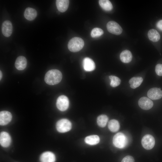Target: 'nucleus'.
Returning a JSON list of instances; mask_svg holds the SVG:
<instances>
[{"label":"nucleus","mask_w":162,"mask_h":162,"mask_svg":"<svg viewBox=\"0 0 162 162\" xmlns=\"http://www.w3.org/2000/svg\"><path fill=\"white\" fill-rule=\"evenodd\" d=\"M120 58L121 61L124 63H128L131 62L132 58L131 52L128 50L122 51L120 55Z\"/></svg>","instance_id":"a211bd4d"},{"label":"nucleus","mask_w":162,"mask_h":162,"mask_svg":"<svg viewBox=\"0 0 162 162\" xmlns=\"http://www.w3.org/2000/svg\"><path fill=\"white\" fill-rule=\"evenodd\" d=\"M13 30L11 22L9 20L3 22L2 27V31L3 34L6 37H9L11 34Z\"/></svg>","instance_id":"1a4fd4ad"},{"label":"nucleus","mask_w":162,"mask_h":162,"mask_svg":"<svg viewBox=\"0 0 162 162\" xmlns=\"http://www.w3.org/2000/svg\"><path fill=\"white\" fill-rule=\"evenodd\" d=\"M114 145L116 147L122 148L127 145L128 139L126 136L123 133L119 132L114 135L112 140Z\"/></svg>","instance_id":"7ed1b4c3"},{"label":"nucleus","mask_w":162,"mask_h":162,"mask_svg":"<svg viewBox=\"0 0 162 162\" xmlns=\"http://www.w3.org/2000/svg\"><path fill=\"white\" fill-rule=\"evenodd\" d=\"M108 126L109 130L113 132L117 131L120 128L119 123L116 119L110 120L109 122Z\"/></svg>","instance_id":"4be33fe9"},{"label":"nucleus","mask_w":162,"mask_h":162,"mask_svg":"<svg viewBox=\"0 0 162 162\" xmlns=\"http://www.w3.org/2000/svg\"><path fill=\"white\" fill-rule=\"evenodd\" d=\"M12 118L11 114L7 111H2L0 112V124L4 125L9 123Z\"/></svg>","instance_id":"9b49d317"},{"label":"nucleus","mask_w":162,"mask_h":162,"mask_svg":"<svg viewBox=\"0 0 162 162\" xmlns=\"http://www.w3.org/2000/svg\"><path fill=\"white\" fill-rule=\"evenodd\" d=\"M56 105L57 108L60 110L64 111L66 110L69 106V101L68 98L64 95L59 96L57 100Z\"/></svg>","instance_id":"423d86ee"},{"label":"nucleus","mask_w":162,"mask_h":162,"mask_svg":"<svg viewBox=\"0 0 162 162\" xmlns=\"http://www.w3.org/2000/svg\"><path fill=\"white\" fill-rule=\"evenodd\" d=\"M156 26L158 29L162 31V20H160L156 24Z\"/></svg>","instance_id":"c85d7f7f"},{"label":"nucleus","mask_w":162,"mask_h":162,"mask_svg":"<svg viewBox=\"0 0 162 162\" xmlns=\"http://www.w3.org/2000/svg\"><path fill=\"white\" fill-rule=\"evenodd\" d=\"M148 36L149 40L154 42L158 41L160 38L159 33L156 30L154 29H151L148 31Z\"/></svg>","instance_id":"aec40b11"},{"label":"nucleus","mask_w":162,"mask_h":162,"mask_svg":"<svg viewBox=\"0 0 162 162\" xmlns=\"http://www.w3.org/2000/svg\"><path fill=\"white\" fill-rule=\"evenodd\" d=\"M40 160L41 162H55L56 157L53 153L50 152H46L41 154Z\"/></svg>","instance_id":"2eb2a0df"},{"label":"nucleus","mask_w":162,"mask_h":162,"mask_svg":"<svg viewBox=\"0 0 162 162\" xmlns=\"http://www.w3.org/2000/svg\"><path fill=\"white\" fill-rule=\"evenodd\" d=\"M37 13L35 9L31 8H27L24 12V16L27 20L31 21L34 20L37 16Z\"/></svg>","instance_id":"dca6fc26"},{"label":"nucleus","mask_w":162,"mask_h":162,"mask_svg":"<svg viewBox=\"0 0 162 162\" xmlns=\"http://www.w3.org/2000/svg\"><path fill=\"white\" fill-rule=\"evenodd\" d=\"M62 78V74L59 70L52 69L49 70L44 77L45 82L48 84L53 85L58 83Z\"/></svg>","instance_id":"f257e3e1"},{"label":"nucleus","mask_w":162,"mask_h":162,"mask_svg":"<svg viewBox=\"0 0 162 162\" xmlns=\"http://www.w3.org/2000/svg\"><path fill=\"white\" fill-rule=\"evenodd\" d=\"M139 106L142 109L147 110L151 109L153 106L152 101L146 97L140 98L138 102Z\"/></svg>","instance_id":"6e6552de"},{"label":"nucleus","mask_w":162,"mask_h":162,"mask_svg":"<svg viewBox=\"0 0 162 162\" xmlns=\"http://www.w3.org/2000/svg\"><path fill=\"white\" fill-rule=\"evenodd\" d=\"M104 34V31L101 29L98 28H94L91 31V35L93 38L99 37Z\"/></svg>","instance_id":"a878e982"},{"label":"nucleus","mask_w":162,"mask_h":162,"mask_svg":"<svg viewBox=\"0 0 162 162\" xmlns=\"http://www.w3.org/2000/svg\"><path fill=\"white\" fill-rule=\"evenodd\" d=\"M2 73L1 71L0 70V80L2 79Z\"/></svg>","instance_id":"c756f323"},{"label":"nucleus","mask_w":162,"mask_h":162,"mask_svg":"<svg viewBox=\"0 0 162 162\" xmlns=\"http://www.w3.org/2000/svg\"><path fill=\"white\" fill-rule=\"evenodd\" d=\"M71 122L67 119H62L58 120L56 124L57 131L61 133H64L69 131L71 128Z\"/></svg>","instance_id":"20e7f679"},{"label":"nucleus","mask_w":162,"mask_h":162,"mask_svg":"<svg viewBox=\"0 0 162 162\" xmlns=\"http://www.w3.org/2000/svg\"><path fill=\"white\" fill-rule=\"evenodd\" d=\"M99 3L100 6L104 10L110 11L112 9V5L108 0H100Z\"/></svg>","instance_id":"5701e85b"},{"label":"nucleus","mask_w":162,"mask_h":162,"mask_svg":"<svg viewBox=\"0 0 162 162\" xmlns=\"http://www.w3.org/2000/svg\"><path fill=\"white\" fill-rule=\"evenodd\" d=\"M69 1L68 0H57L56 4L58 10L61 12H64L67 10Z\"/></svg>","instance_id":"f3484780"},{"label":"nucleus","mask_w":162,"mask_h":162,"mask_svg":"<svg viewBox=\"0 0 162 162\" xmlns=\"http://www.w3.org/2000/svg\"><path fill=\"white\" fill-rule=\"evenodd\" d=\"M27 64V61L26 58L22 56H19L16 58L15 64L16 68L19 70L24 69Z\"/></svg>","instance_id":"4468645a"},{"label":"nucleus","mask_w":162,"mask_h":162,"mask_svg":"<svg viewBox=\"0 0 162 162\" xmlns=\"http://www.w3.org/2000/svg\"><path fill=\"white\" fill-rule=\"evenodd\" d=\"M106 27L109 32L115 35L120 34L122 31L121 27L117 23L113 21L107 23Z\"/></svg>","instance_id":"0eeeda50"},{"label":"nucleus","mask_w":162,"mask_h":162,"mask_svg":"<svg viewBox=\"0 0 162 162\" xmlns=\"http://www.w3.org/2000/svg\"><path fill=\"white\" fill-rule=\"evenodd\" d=\"M155 143L154 138L150 134L145 135L141 140V144L142 147L147 150L152 149L154 147Z\"/></svg>","instance_id":"39448f33"},{"label":"nucleus","mask_w":162,"mask_h":162,"mask_svg":"<svg viewBox=\"0 0 162 162\" xmlns=\"http://www.w3.org/2000/svg\"><path fill=\"white\" fill-rule=\"evenodd\" d=\"M121 162H134V159L132 156L127 155L122 159Z\"/></svg>","instance_id":"cd10ccee"},{"label":"nucleus","mask_w":162,"mask_h":162,"mask_svg":"<svg viewBox=\"0 0 162 162\" xmlns=\"http://www.w3.org/2000/svg\"><path fill=\"white\" fill-rule=\"evenodd\" d=\"M108 117L106 115H101L99 116L97 119L98 125L101 127H105L108 122Z\"/></svg>","instance_id":"b1692460"},{"label":"nucleus","mask_w":162,"mask_h":162,"mask_svg":"<svg viewBox=\"0 0 162 162\" xmlns=\"http://www.w3.org/2000/svg\"><path fill=\"white\" fill-rule=\"evenodd\" d=\"M147 95L148 97L151 99H159L162 97V91L160 88H153L148 91Z\"/></svg>","instance_id":"9d476101"},{"label":"nucleus","mask_w":162,"mask_h":162,"mask_svg":"<svg viewBox=\"0 0 162 162\" xmlns=\"http://www.w3.org/2000/svg\"><path fill=\"white\" fill-rule=\"evenodd\" d=\"M143 80L141 77H134L129 80L130 87L132 88L135 89L139 87L142 83Z\"/></svg>","instance_id":"6ab92c4d"},{"label":"nucleus","mask_w":162,"mask_h":162,"mask_svg":"<svg viewBox=\"0 0 162 162\" xmlns=\"http://www.w3.org/2000/svg\"><path fill=\"white\" fill-rule=\"evenodd\" d=\"M84 43L81 38L75 37L72 38L69 41L68 48L71 52H76L81 50L84 46Z\"/></svg>","instance_id":"f03ea898"},{"label":"nucleus","mask_w":162,"mask_h":162,"mask_svg":"<svg viewBox=\"0 0 162 162\" xmlns=\"http://www.w3.org/2000/svg\"><path fill=\"white\" fill-rule=\"evenodd\" d=\"M11 138L10 135L7 132L3 131L0 134V143L4 147H7L10 145Z\"/></svg>","instance_id":"f8f14e48"},{"label":"nucleus","mask_w":162,"mask_h":162,"mask_svg":"<svg viewBox=\"0 0 162 162\" xmlns=\"http://www.w3.org/2000/svg\"><path fill=\"white\" fill-rule=\"evenodd\" d=\"M110 80V85L113 87H115L119 85L121 82L120 79L118 77L114 76H109Z\"/></svg>","instance_id":"393cba45"},{"label":"nucleus","mask_w":162,"mask_h":162,"mask_svg":"<svg viewBox=\"0 0 162 162\" xmlns=\"http://www.w3.org/2000/svg\"><path fill=\"white\" fill-rule=\"evenodd\" d=\"M85 142L90 145H95L98 143L100 141V138L97 135H92L86 137Z\"/></svg>","instance_id":"412c9836"},{"label":"nucleus","mask_w":162,"mask_h":162,"mask_svg":"<svg viewBox=\"0 0 162 162\" xmlns=\"http://www.w3.org/2000/svg\"><path fill=\"white\" fill-rule=\"evenodd\" d=\"M155 70L157 75L160 76H162V64H157L155 66Z\"/></svg>","instance_id":"bb28decb"},{"label":"nucleus","mask_w":162,"mask_h":162,"mask_svg":"<svg viewBox=\"0 0 162 162\" xmlns=\"http://www.w3.org/2000/svg\"><path fill=\"white\" fill-rule=\"evenodd\" d=\"M83 66L84 70L86 71H93L95 68L94 62L91 58L88 57H86L83 59Z\"/></svg>","instance_id":"ddd939ff"}]
</instances>
